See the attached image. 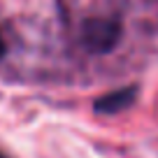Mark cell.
<instances>
[{"mask_svg": "<svg viewBox=\"0 0 158 158\" xmlns=\"http://www.w3.org/2000/svg\"><path fill=\"white\" fill-rule=\"evenodd\" d=\"M2 54H5V42H2V37H0V58H2Z\"/></svg>", "mask_w": 158, "mask_h": 158, "instance_id": "3", "label": "cell"}, {"mask_svg": "<svg viewBox=\"0 0 158 158\" xmlns=\"http://www.w3.org/2000/svg\"><path fill=\"white\" fill-rule=\"evenodd\" d=\"M135 95H137L135 86H130V89L112 91V93L102 95V98L95 102V109H98V112H102V114H116V112H121V109H126L128 105H133Z\"/></svg>", "mask_w": 158, "mask_h": 158, "instance_id": "2", "label": "cell"}, {"mask_svg": "<svg viewBox=\"0 0 158 158\" xmlns=\"http://www.w3.org/2000/svg\"><path fill=\"white\" fill-rule=\"evenodd\" d=\"M84 44L95 54L109 51L121 37V26L114 19H91L84 26Z\"/></svg>", "mask_w": 158, "mask_h": 158, "instance_id": "1", "label": "cell"}, {"mask_svg": "<svg viewBox=\"0 0 158 158\" xmlns=\"http://www.w3.org/2000/svg\"><path fill=\"white\" fill-rule=\"evenodd\" d=\"M0 158H5V156H2V153H0Z\"/></svg>", "mask_w": 158, "mask_h": 158, "instance_id": "4", "label": "cell"}]
</instances>
